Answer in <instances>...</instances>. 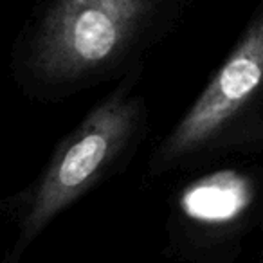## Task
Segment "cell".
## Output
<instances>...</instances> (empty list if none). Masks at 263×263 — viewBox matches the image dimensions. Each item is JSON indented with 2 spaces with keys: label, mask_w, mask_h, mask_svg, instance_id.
Listing matches in <instances>:
<instances>
[{
  "label": "cell",
  "mask_w": 263,
  "mask_h": 263,
  "mask_svg": "<svg viewBox=\"0 0 263 263\" xmlns=\"http://www.w3.org/2000/svg\"><path fill=\"white\" fill-rule=\"evenodd\" d=\"M184 0H38L22 36L36 76L67 83L112 69L159 34Z\"/></svg>",
  "instance_id": "6da1fadb"
},
{
  "label": "cell",
  "mask_w": 263,
  "mask_h": 263,
  "mask_svg": "<svg viewBox=\"0 0 263 263\" xmlns=\"http://www.w3.org/2000/svg\"><path fill=\"white\" fill-rule=\"evenodd\" d=\"M137 103L117 92L98 106L65 141L45 172L24 222V241L36 236L119 154L136 128Z\"/></svg>",
  "instance_id": "7a4b0ae2"
},
{
  "label": "cell",
  "mask_w": 263,
  "mask_h": 263,
  "mask_svg": "<svg viewBox=\"0 0 263 263\" xmlns=\"http://www.w3.org/2000/svg\"><path fill=\"white\" fill-rule=\"evenodd\" d=\"M261 85L263 13H259L200 98L170 134L161 150V161H175L213 139Z\"/></svg>",
  "instance_id": "3957f363"
},
{
  "label": "cell",
  "mask_w": 263,
  "mask_h": 263,
  "mask_svg": "<svg viewBox=\"0 0 263 263\" xmlns=\"http://www.w3.org/2000/svg\"><path fill=\"white\" fill-rule=\"evenodd\" d=\"M254 197L249 177L222 170L191 182L180 195V211L190 220L205 226H223L238 220Z\"/></svg>",
  "instance_id": "277c9868"
}]
</instances>
